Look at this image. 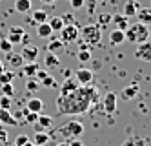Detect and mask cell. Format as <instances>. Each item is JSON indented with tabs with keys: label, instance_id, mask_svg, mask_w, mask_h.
I'll use <instances>...</instances> for the list:
<instances>
[{
	"label": "cell",
	"instance_id": "37",
	"mask_svg": "<svg viewBox=\"0 0 151 146\" xmlns=\"http://www.w3.org/2000/svg\"><path fill=\"white\" fill-rule=\"evenodd\" d=\"M60 18H62V22H64V26H68V24H77V22H75V15H73V13H64Z\"/></svg>",
	"mask_w": 151,
	"mask_h": 146
},
{
	"label": "cell",
	"instance_id": "9",
	"mask_svg": "<svg viewBox=\"0 0 151 146\" xmlns=\"http://www.w3.org/2000/svg\"><path fill=\"white\" fill-rule=\"evenodd\" d=\"M75 73V81H77L80 86H88L93 82V71L88 70V68H80L77 71H73Z\"/></svg>",
	"mask_w": 151,
	"mask_h": 146
},
{
	"label": "cell",
	"instance_id": "7",
	"mask_svg": "<svg viewBox=\"0 0 151 146\" xmlns=\"http://www.w3.org/2000/svg\"><path fill=\"white\" fill-rule=\"evenodd\" d=\"M24 35H26V29L22 28V26H11L7 29V40L13 44H22V40H24Z\"/></svg>",
	"mask_w": 151,
	"mask_h": 146
},
{
	"label": "cell",
	"instance_id": "49",
	"mask_svg": "<svg viewBox=\"0 0 151 146\" xmlns=\"http://www.w3.org/2000/svg\"><path fill=\"white\" fill-rule=\"evenodd\" d=\"M57 146H68V142H60V144H57Z\"/></svg>",
	"mask_w": 151,
	"mask_h": 146
},
{
	"label": "cell",
	"instance_id": "30",
	"mask_svg": "<svg viewBox=\"0 0 151 146\" xmlns=\"http://www.w3.org/2000/svg\"><path fill=\"white\" fill-rule=\"evenodd\" d=\"M13 78H15V73H13V70L11 71H2L0 73V84H7V82H13Z\"/></svg>",
	"mask_w": 151,
	"mask_h": 146
},
{
	"label": "cell",
	"instance_id": "5",
	"mask_svg": "<svg viewBox=\"0 0 151 146\" xmlns=\"http://www.w3.org/2000/svg\"><path fill=\"white\" fill-rule=\"evenodd\" d=\"M78 37H80V28L77 24H68L60 29V42L62 44H71L75 40H78Z\"/></svg>",
	"mask_w": 151,
	"mask_h": 146
},
{
	"label": "cell",
	"instance_id": "20",
	"mask_svg": "<svg viewBox=\"0 0 151 146\" xmlns=\"http://www.w3.org/2000/svg\"><path fill=\"white\" fill-rule=\"evenodd\" d=\"M7 62L11 64V68H22L24 66V59L20 57V53H7Z\"/></svg>",
	"mask_w": 151,
	"mask_h": 146
},
{
	"label": "cell",
	"instance_id": "39",
	"mask_svg": "<svg viewBox=\"0 0 151 146\" xmlns=\"http://www.w3.org/2000/svg\"><path fill=\"white\" fill-rule=\"evenodd\" d=\"M69 4H71L73 9H80V7L86 6V0H69Z\"/></svg>",
	"mask_w": 151,
	"mask_h": 146
},
{
	"label": "cell",
	"instance_id": "18",
	"mask_svg": "<svg viewBox=\"0 0 151 146\" xmlns=\"http://www.w3.org/2000/svg\"><path fill=\"white\" fill-rule=\"evenodd\" d=\"M111 22H115V24H116V29H120V31H126L127 26H129V18L124 17V15H113V17H111Z\"/></svg>",
	"mask_w": 151,
	"mask_h": 146
},
{
	"label": "cell",
	"instance_id": "8",
	"mask_svg": "<svg viewBox=\"0 0 151 146\" xmlns=\"http://www.w3.org/2000/svg\"><path fill=\"white\" fill-rule=\"evenodd\" d=\"M135 59L144 60V62H151V42L146 40L142 44H138L135 49Z\"/></svg>",
	"mask_w": 151,
	"mask_h": 146
},
{
	"label": "cell",
	"instance_id": "32",
	"mask_svg": "<svg viewBox=\"0 0 151 146\" xmlns=\"http://www.w3.org/2000/svg\"><path fill=\"white\" fill-rule=\"evenodd\" d=\"M40 86H44V88H57V81L51 75H47L46 78H42V81H40Z\"/></svg>",
	"mask_w": 151,
	"mask_h": 146
},
{
	"label": "cell",
	"instance_id": "29",
	"mask_svg": "<svg viewBox=\"0 0 151 146\" xmlns=\"http://www.w3.org/2000/svg\"><path fill=\"white\" fill-rule=\"evenodd\" d=\"M111 17H113V15H109V13H102V15H99L96 26H99V28H106V26L111 22Z\"/></svg>",
	"mask_w": 151,
	"mask_h": 146
},
{
	"label": "cell",
	"instance_id": "46",
	"mask_svg": "<svg viewBox=\"0 0 151 146\" xmlns=\"http://www.w3.org/2000/svg\"><path fill=\"white\" fill-rule=\"evenodd\" d=\"M71 75H73L71 70H64V77H66V78H71Z\"/></svg>",
	"mask_w": 151,
	"mask_h": 146
},
{
	"label": "cell",
	"instance_id": "6",
	"mask_svg": "<svg viewBox=\"0 0 151 146\" xmlns=\"http://www.w3.org/2000/svg\"><path fill=\"white\" fill-rule=\"evenodd\" d=\"M116 104H118V97L115 92H107L104 95V100H102V108L107 115H113L116 111Z\"/></svg>",
	"mask_w": 151,
	"mask_h": 146
},
{
	"label": "cell",
	"instance_id": "19",
	"mask_svg": "<svg viewBox=\"0 0 151 146\" xmlns=\"http://www.w3.org/2000/svg\"><path fill=\"white\" fill-rule=\"evenodd\" d=\"M124 40H126L124 31H120V29H113V31L109 33V42L113 44V46H120Z\"/></svg>",
	"mask_w": 151,
	"mask_h": 146
},
{
	"label": "cell",
	"instance_id": "21",
	"mask_svg": "<svg viewBox=\"0 0 151 146\" xmlns=\"http://www.w3.org/2000/svg\"><path fill=\"white\" fill-rule=\"evenodd\" d=\"M37 35H38L40 38H51L53 29L49 28L47 22H44V24H38V26H37Z\"/></svg>",
	"mask_w": 151,
	"mask_h": 146
},
{
	"label": "cell",
	"instance_id": "41",
	"mask_svg": "<svg viewBox=\"0 0 151 146\" xmlns=\"http://www.w3.org/2000/svg\"><path fill=\"white\" fill-rule=\"evenodd\" d=\"M47 75H49V73H47V71H46V70H38V71H37V75H35V77H38V82H40V81H42V78H46V77H47Z\"/></svg>",
	"mask_w": 151,
	"mask_h": 146
},
{
	"label": "cell",
	"instance_id": "33",
	"mask_svg": "<svg viewBox=\"0 0 151 146\" xmlns=\"http://www.w3.org/2000/svg\"><path fill=\"white\" fill-rule=\"evenodd\" d=\"M0 51H4V53H11V51H13V44L9 42L7 38H2V40H0Z\"/></svg>",
	"mask_w": 151,
	"mask_h": 146
},
{
	"label": "cell",
	"instance_id": "25",
	"mask_svg": "<svg viewBox=\"0 0 151 146\" xmlns=\"http://www.w3.org/2000/svg\"><path fill=\"white\" fill-rule=\"evenodd\" d=\"M49 142V135L46 131H37L35 137H33V144L35 146H46Z\"/></svg>",
	"mask_w": 151,
	"mask_h": 146
},
{
	"label": "cell",
	"instance_id": "15",
	"mask_svg": "<svg viewBox=\"0 0 151 146\" xmlns=\"http://www.w3.org/2000/svg\"><path fill=\"white\" fill-rule=\"evenodd\" d=\"M47 20H49V15L46 13L44 9H37V11H33V13H31V22H33L35 26L44 24V22H47Z\"/></svg>",
	"mask_w": 151,
	"mask_h": 146
},
{
	"label": "cell",
	"instance_id": "48",
	"mask_svg": "<svg viewBox=\"0 0 151 146\" xmlns=\"http://www.w3.org/2000/svg\"><path fill=\"white\" fill-rule=\"evenodd\" d=\"M2 71H4V62L0 60V73H2Z\"/></svg>",
	"mask_w": 151,
	"mask_h": 146
},
{
	"label": "cell",
	"instance_id": "28",
	"mask_svg": "<svg viewBox=\"0 0 151 146\" xmlns=\"http://www.w3.org/2000/svg\"><path fill=\"white\" fill-rule=\"evenodd\" d=\"M47 24H49V28L53 29V33H55V31H60V29L64 28V22H62L60 17H49Z\"/></svg>",
	"mask_w": 151,
	"mask_h": 146
},
{
	"label": "cell",
	"instance_id": "34",
	"mask_svg": "<svg viewBox=\"0 0 151 146\" xmlns=\"http://www.w3.org/2000/svg\"><path fill=\"white\" fill-rule=\"evenodd\" d=\"M26 88H27V92L33 93V92H37V89L40 88V82H38V81H35V78H29V81L26 82Z\"/></svg>",
	"mask_w": 151,
	"mask_h": 146
},
{
	"label": "cell",
	"instance_id": "13",
	"mask_svg": "<svg viewBox=\"0 0 151 146\" xmlns=\"http://www.w3.org/2000/svg\"><path fill=\"white\" fill-rule=\"evenodd\" d=\"M0 124H7V126H17L18 124L13 117L11 110H0Z\"/></svg>",
	"mask_w": 151,
	"mask_h": 146
},
{
	"label": "cell",
	"instance_id": "40",
	"mask_svg": "<svg viewBox=\"0 0 151 146\" xmlns=\"http://www.w3.org/2000/svg\"><path fill=\"white\" fill-rule=\"evenodd\" d=\"M6 142H7V131H6L2 126H0V146L6 144Z\"/></svg>",
	"mask_w": 151,
	"mask_h": 146
},
{
	"label": "cell",
	"instance_id": "2",
	"mask_svg": "<svg viewBox=\"0 0 151 146\" xmlns=\"http://www.w3.org/2000/svg\"><path fill=\"white\" fill-rule=\"evenodd\" d=\"M124 35H126V38L129 40V42H133V44H142V42H146L147 38H149V29H147V26H144V24H140V22H137V24H129L127 26V29L124 31Z\"/></svg>",
	"mask_w": 151,
	"mask_h": 146
},
{
	"label": "cell",
	"instance_id": "36",
	"mask_svg": "<svg viewBox=\"0 0 151 146\" xmlns=\"http://www.w3.org/2000/svg\"><path fill=\"white\" fill-rule=\"evenodd\" d=\"M0 110H11V97H0Z\"/></svg>",
	"mask_w": 151,
	"mask_h": 146
},
{
	"label": "cell",
	"instance_id": "3",
	"mask_svg": "<svg viewBox=\"0 0 151 146\" xmlns=\"http://www.w3.org/2000/svg\"><path fill=\"white\" fill-rule=\"evenodd\" d=\"M80 37L82 42H86L88 46H99L102 40V28H99L96 24H88L80 29Z\"/></svg>",
	"mask_w": 151,
	"mask_h": 146
},
{
	"label": "cell",
	"instance_id": "12",
	"mask_svg": "<svg viewBox=\"0 0 151 146\" xmlns=\"http://www.w3.org/2000/svg\"><path fill=\"white\" fill-rule=\"evenodd\" d=\"M26 110H27V111H33V113H40V111L44 110V100H42V99H37V97L29 99L27 102H26Z\"/></svg>",
	"mask_w": 151,
	"mask_h": 146
},
{
	"label": "cell",
	"instance_id": "38",
	"mask_svg": "<svg viewBox=\"0 0 151 146\" xmlns=\"http://www.w3.org/2000/svg\"><path fill=\"white\" fill-rule=\"evenodd\" d=\"M27 142H29V137H27V135H24V133L17 135V139H15V146H26Z\"/></svg>",
	"mask_w": 151,
	"mask_h": 146
},
{
	"label": "cell",
	"instance_id": "17",
	"mask_svg": "<svg viewBox=\"0 0 151 146\" xmlns=\"http://www.w3.org/2000/svg\"><path fill=\"white\" fill-rule=\"evenodd\" d=\"M137 93H138V84H137V82H133V84H129V86H126V88L122 89V99L131 100V99H135V97H137Z\"/></svg>",
	"mask_w": 151,
	"mask_h": 146
},
{
	"label": "cell",
	"instance_id": "26",
	"mask_svg": "<svg viewBox=\"0 0 151 146\" xmlns=\"http://www.w3.org/2000/svg\"><path fill=\"white\" fill-rule=\"evenodd\" d=\"M137 11H138V6H137V2L135 0H127L126 2V6H124V17H133V15H137Z\"/></svg>",
	"mask_w": 151,
	"mask_h": 146
},
{
	"label": "cell",
	"instance_id": "10",
	"mask_svg": "<svg viewBox=\"0 0 151 146\" xmlns=\"http://www.w3.org/2000/svg\"><path fill=\"white\" fill-rule=\"evenodd\" d=\"M20 57L24 59V64L26 62H37L38 59V48L33 46V44H24V49L20 53Z\"/></svg>",
	"mask_w": 151,
	"mask_h": 146
},
{
	"label": "cell",
	"instance_id": "42",
	"mask_svg": "<svg viewBox=\"0 0 151 146\" xmlns=\"http://www.w3.org/2000/svg\"><path fill=\"white\" fill-rule=\"evenodd\" d=\"M68 146H84V142L80 139H71V141H68Z\"/></svg>",
	"mask_w": 151,
	"mask_h": 146
},
{
	"label": "cell",
	"instance_id": "22",
	"mask_svg": "<svg viewBox=\"0 0 151 146\" xmlns=\"http://www.w3.org/2000/svg\"><path fill=\"white\" fill-rule=\"evenodd\" d=\"M15 11H18V13H29L31 11V0H15Z\"/></svg>",
	"mask_w": 151,
	"mask_h": 146
},
{
	"label": "cell",
	"instance_id": "24",
	"mask_svg": "<svg viewBox=\"0 0 151 146\" xmlns=\"http://www.w3.org/2000/svg\"><path fill=\"white\" fill-rule=\"evenodd\" d=\"M22 68H24V75L31 78V77H35V75H37V71L40 70V66H38L37 62H26Z\"/></svg>",
	"mask_w": 151,
	"mask_h": 146
},
{
	"label": "cell",
	"instance_id": "45",
	"mask_svg": "<svg viewBox=\"0 0 151 146\" xmlns=\"http://www.w3.org/2000/svg\"><path fill=\"white\" fill-rule=\"evenodd\" d=\"M131 146H144V141L137 137V139H135V144H131Z\"/></svg>",
	"mask_w": 151,
	"mask_h": 146
},
{
	"label": "cell",
	"instance_id": "47",
	"mask_svg": "<svg viewBox=\"0 0 151 146\" xmlns=\"http://www.w3.org/2000/svg\"><path fill=\"white\" fill-rule=\"evenodd\" d=\"M40 2H44V4H49V6H51V4H55V0H40Z\"/></svg>",
	"mask_w": 151,
	"mask_h": 146
},
{
	"label": "cell",
	"instance_id": "4",
	"mask_svg": "<svg viewBox=\"0 0 151 146\" xmlns=\"http://www.w3.org/2000/svg\"><path fill=\"white\" fill-rule=\"evenodd\" d=\"M58 131L62 133V137H66L68 141L78 139L82 133H84V124H82L80 121H77V119H71L68 122H64V124L58 128Z\"/></svg>",
	"mask_w": 151,
	"mask_h": 146
},
{
	"label": "cell",
	"instance_id": "1",
	"mask_svg": "<svg viewBox=\"0 0 151 146\" xmlns=\"http://www.w3.org/2000/svg\"><path fill=\"white\" fill-rule=\"evenodd\" d=\"M99 104V89L95 86H78L73 93L58 95L57 99V111L58 115H80L86 113L91 106Z\"/></svg>",
	"mask_w": 151,
	"mask_h": 146
},
{
	"label": "cell",
	"instance_id": "16",
	"mask_svg": "<svg viewBox=\"0 0 151 146\" xmlns=\"http://www.w3.org/2000/svg\"><path fill=\"white\" fill-rule=\"evenodd\" d=\"M137 18H138L140 24L149 26V24H151V7H142V9H138V11H137Z\"/></svg>",
	"mask_w": 151,
	"mask_h": 146
},
{
	"label": "cell",
	"instance_id": "31",
	"mask_svg": "<svg viewBox=\"0 0 151 146\" xmlns=\"http://www.w3.org/2000/svg\"><path fill=\"white\" fill-rule=\"evenodd\" d=\"M0 89H2V95H4V97H13V93H15L13 82H7V84H0Z\"/></svg>",
	"mask_w": 151,
	"mask_h": 146
},
{
	"label": "cell",
	"instance_id": "50",
	"mask_svg": "<svg viewBox=\"0 0 151 146\" xmlns=\"http://www.w3.org/2000/svg\"><path fill=\"white\" fill-rule=\"evenodd\" d=\"M26 146H35V144H33V142H31V141H29V142H27V144H26Z\"/></svg>",
	"mask_w": 151,
	"mask_h": 146
},
{
	"label": "cell",
	"instance_id": "23",
	"mask_svg": "<svg viewBox=\"0 0 151 146\" xmlns=\"http://www.w3.org/2000/svg\"><path fill=\"white\" fill-rule=\"evenodd\" d=\"M46 48H47V53H55V55H58V53L64 49V44L60 42V38H55V40L51 38V40L47 42Z\"/></svg>",
	"mask_w": 151,
	"mask_h": 146
},
{
	"label": "cell",
	"instance_id": "35",
	"mask_svg": "<svg viewBox=\"0 0 151 146\" xmlns=\"http://www.w3.org/2000/svg\"><path fill=\"white\" fill-rule=\"evenodd\" d=\"M77 57H78L80 62H88V60H91V51L89 49H80Z\"/></svg>",
	"mask_w": 151,
	"mask_h": 146
},
{
	"label": "cell",
	"instance_id": "27",
	"mask_svg": "<svg viewBox=\"0 0 151 146\" xmlns=\"http://www.w3.org/2000/svg\"><path fill=\"white\" fill-rule=\"evenodd\" d=\"M44 64H46V68H57V66H60L58 55H55V53H47L46 59H44Z\"/></svg>",
	"mask_w": 151,
	"mask_h": 146
},
{
	"label": "cell",
	"instance_id": "43",
	"mask_svg": "<svg viewBox=\"0 0 151 146\" xmlns=\"http://www.w3.org/2000/svg\"><path fill=\"white\" fill-rule=\"evenodd\" d=\"M135 139H137V137H127L120 146H131V144H135Z\"/></svg>",
	"mask_w": 151,
	"mask_h": 146
},
{
	"label": "cell",
	"instance_id": "44",
	"mask_svg": "<svg viewBox=\"0 0 151 146\" xmlns=\"http://www.w3.org/2000/svg\"><path fill=\"white\" fill-rule=\"evenodd\" d=\"M13 117H15V121L18 122L20 119H24V111H15V113H13Z\"/></svg>",
	"mask_w": 151,
	"mask_h": 146
},
{
	"label": "cell",
	"instance_id": "14",
	"mask_svg": "<svg viewBox=\"0 0 151 146\" xmlns=\"http://www.w3.org/2000/svg\"><path fill=\"white\" fill-rule=\"evenodd\" d=\"M51 124H53V119H51L49 115H46V113H40L37 124H35V128H37V131H44V130H47Z\"/></svg>",
	"mask_w": 151,
	"mask_h": 146
},
{
	"label": "cell",
	"instance_id": "11",
	"mask_svg": "<svg viewBox=\"0 0 151 146\" xmlns=\"http://www.w3.org/2000/svg\"><path fill=\"white\" fill-rule=\"evenodd\" d=\"M78 86H80V84L75 81V78H66V81L62 82V86H60V97H62V95H68V93H73Z\"/></svg>",
	"mask_w": 151,
	"mask_h": 146
}]
</instances>
